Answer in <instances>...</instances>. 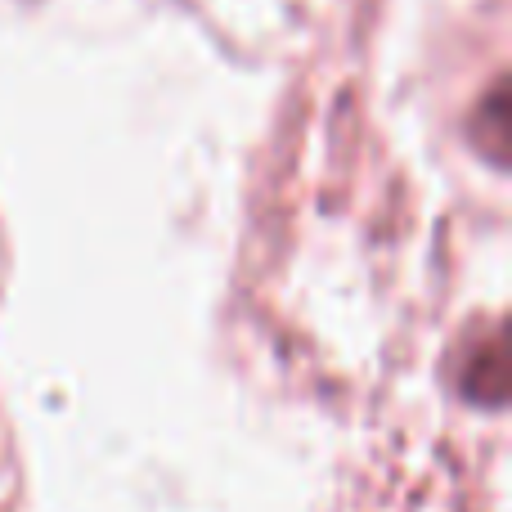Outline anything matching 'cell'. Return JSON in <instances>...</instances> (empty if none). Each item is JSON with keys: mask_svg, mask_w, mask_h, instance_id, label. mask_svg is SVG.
Instances as JSON below:
<instances>
[{"mask_svg": "<svg viewBox=\"0 0 512 512\" xmlns=\"http://www.w3.org/2000/svg\"><path fill=\"white\" fill-rule=\"evenodd\" d=\"M463 391H468V400H477V405H486V409H504V400H508V360H504V337H499V328L490 333V342L468 360Z\"/></svg>", "mask_w": 512, "mask_h": 512, "instance_id": "cell-1", "label": "cell"}, {"mask_svg": "<svg viewBox=\"0 0 512 512\" xmlns=\"http://www.w3.org/2000/svg\"><path fill=\"white\" fill-rule=\"evenodd\" d=\"M472 131H477V144L486 149V158L495 162V167H508V81L499 77L495 86H490L486 104H481L477 122H472Z\"/></svg>", "mask_w": 512, "mask_h": 512, "instance_id": "cell-2", "label": "cell"}]
</instances>
